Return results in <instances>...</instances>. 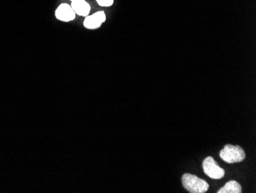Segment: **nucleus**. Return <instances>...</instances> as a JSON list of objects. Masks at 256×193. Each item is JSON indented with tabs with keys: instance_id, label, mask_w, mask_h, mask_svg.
<instances>
[{
	"instance_id": "nucleus-7",
	"label": "nucleus",
	"mask_w": 256,
	"mask_h": 193,
	"mask_svg": "<svg viewBox=\"0 0 256 193\" xmlns=\"http://www.w3.org/2000/svg\"><path fill=\"white\" fill-rule=\"evenodd\" d=\"M218 193H241L242 186L235 180L228 181L222 188H220Z\"/></svg>"
},
{
	"instance_id": "nucleus-6",
	"label": "nucleus",
	"mask_w": 256,
	"mask_h": 193,
	"mask_svg": "<svg viewBox=\"0 0 256 193\" xmlns=\"http://www.w3.org/2000/svg\"><path fill=\"white\" fill-rule=\"evenodd\" d=\"M70 5L76 13V16L86 17L90 15L92 8L90 4L86 0H74L71 2Z\"/></svg>"
},
{
	"instance_id": "nucleus-4",
	"label": "nucleus",
	"mask_w": 256,
	"mask_h": 193,
	"mask_svg": "<svg viewBox=\"0 0 256 193\" xmlns=\"http://www.w3.org/2000/svg\"><path fill=\"white\" fill-rule=\"evenodd\" d=\"M54 17L60 21L68 23L76 20V14L70 4L62 3L54 10Z\"/></svg>"
},
{
	"instance_id": "nucleus-3",
	"label": "nucleus",
	"mask_w": 256,
	"mask_h": 193,
	"mask_svg": "<svg viewBox=\"0 0 256 193\" xmlns=\"http://www.w3.org/2000/svg\"><path fill=\"white\" fill-rule=\"evenodd\" d=\"M204 172L214 179H220L225 175V170L217 165L216 162L212 157L208 156L204 159L202 162Z\"/></svg>"
},
{
	"instance_id": "nucleus-9",
	"label": "nucleus",
	"mask_w": 256,
	"mask_h": 193,
	"mask_svg": "<svg viewBox=\"0 0 256 193\" xmlns=\"http://www.w3.org/2000/svg\"><path fill=\"white\" fill-rule=\"evenodd\" d=\"M69 1H71V2H72V1H74V0H69Z\"/></svg>"
},
{
	"instance_id": "nucleus-5",
	"label": "nucleus",
	"mask_w": 256,
	"mask_h": 193,
	"mask_svg": "<svg viewBox=\"0 0 256 193\" xmlns=\"http://www.w3.org/2000/svg\"><path fill=\"white\" fill-rule=\"evenodd\" d=\"M106 13L104 11H98L92 15H88L84 17L83 25L88 30H96L100 28V26L106 21Z\"/></svg>"
},
{
	"instance_id": "nucleus-8",
	"label": "nucleus",
	"mask_w": 256,
	"mask_h": 193,
	"mask_svg": "<svg viewBox=\"0 0 256 193\" xmlns=\"http://www.w3.org/2000/svg\"><path fill=\"white\" fill-rule=\"evenodd\" d=\"M98 5L100 7H112L114 4V0H96Z\"/></svg>"
},
{
	"instance_id": "nucleus-1",
	"label": "nucleus",
	"mask_w": 256,
	"mask_h": 193,
	"mask_svg": "<svg viewBox=\"0 0 256 193\" xmlns=\"http://www.w3.org/2000/svg\"><path fill=\"white\" fill-rule=\"evenodd\" d=\"M182 182L184 188L191 193H204L210 188L205 180L192 174H184L182 177Z\"/></svg>"
},
{
	"instance_id": "nucleus-2",
	"label": "nucleus",
	"mask_w": 256,
	"mask_h": 193,
	"mask_svg": "<svg viewBox=\"0 0 256 193\" xmlns=\"http://www.w3.org/2000/svg\"><path fill=\"white\" fill-rule=\"evenodd\" d=\"M246 157V152L240 145H226L220 152V158L227 163L242 162Z\"/></svg>"
}]
</instances>
